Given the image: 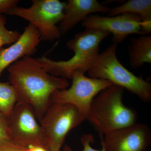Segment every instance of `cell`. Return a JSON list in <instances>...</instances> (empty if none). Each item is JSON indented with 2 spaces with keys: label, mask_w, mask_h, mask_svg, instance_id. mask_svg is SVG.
I'll return each mask as SVG.
<instances>
[{
  "label": "cell",
  "mask_w": 151,
  "mask_h": 151,
  "mask_svg": "<svg viewBox=\"0 0 151 151\" xmlns=\"http://www.w3.org/2000/svg\"><path fill=\"white\" fill-rule=\"evenodd\" d=\"M8 71L9 83L16 92L18 102L30 106L39 122L51 104L53 92L69 85L67 79L47 73L31 56L14 63Z\"/></svg>",
  "instance_id": "1"
},
{
  "label": "cell",
  "mask_w": 151,
  "mask_h": 151,
  "mask_svg": "<svg viewBox=\"0 0 151 151\" xmlns=\"http://www.w3.org/2000/svg\"><path fill=\"white\" fill-rule=\"evenodd\" d=\"M110 34L102 30L85 29L66 43L68 48L74 54L70 59L55 61L43 56L37 60L51 75L71 79L75 73L85 74L91 69L100 54V44Z\"/></svg>",
  "instance_id": "2"
},
{
  "label": "cell",
  "mask_w": 151,
  "mask_h": 151,
  "mask_svg": "<svg viewBox=\"0 0 151 151\" xmlns=\"http://www.w3.org/2000/svg\"><path fill=\"white\" fill-rule=\"evenodd\" d=\"M124 92L123 88L113 84L93 99L86 120L101 136L137 123V112L123 102Z\"/></svg>",
  "instance_id": "3"
},
{
  "label": "cell",
  "mask_w": 151,
  "mask_h": 151,
  "mask_svg": "<svg viewBox=\"0 0 151 151\" xmlns=\"http://www.w3.org/2000/svg\"><path fill=\"white\" fill-rule=\"evenodd\" d=\"M117 45L113 43L100 53L91 69L88 77L110 81L126 89L145 103L151 101V84L142 76L128 70L119 61L116 55Z\"/></svg>",
  "instance_id": "4"
},
{
  "label": "cell",
  "mask_w": 151,
  "mask_h": 151,
  "mask_svg": "<svg viewBox=\"0 0 151 151\" xmlns=\"http://www.w3.org/2000/svg\"><path fill=\"white\" fill-rule=\"evenodd\" d=\"M32 3L27 8L17 6L7 14L29 22L38 30L41 41L52 42L60 39L62 35L57 24L64 17L66 2L32 0Z\"/></svg>",
  "instance_id": "5"
},
{
  "label": "cell",
  "mask_w": 151,
  "mask_h": 151,
  "mask_svg": "<svg viewBox=\"0 0 151 151\" xmlns=\"http://www.w3.org/2000/svg\"><path fill=\"white\" fill-rule=\"evenodd\" d=\"M86 118L70 104L51 103L41 119L47 147L50 151H61L66 135Z\"/></svg>",
  "instance_id": "6"
},
{
  "label": "cell",
  "mask_w": 151,
  "mask_h": 151,
  "mask_svg": "<svg viewBox=\"0 0 151 151\" xmlns=\"http://www.w3.org/2000/svg\"><path fill=\"white\" fill-rule=\"evenodd\" d=\"M71 79L72 85L68 89L53 92L51 102L72 105L86 119L93 99L102 90L113 84L107 80L90 78L80 73H75Z\"/></svg>",
  "instance_id": "7"
},
{
  "label": "cell",
  "mask_w": 151,
  "mask_h": 151,
  "mask_svg": "<svg viewBox=\"0 0 151 151\" xmlns=\"http://www.w3.org/2000/svg\"><path fill=\"white\" fill-rule=\"evenodd\" d=\"M7 119L11 140L26 148L42 146L48 149L41 126L29 105L18 102Z\"/></svg>",
  "instance_id": "8"
},
{
  "label": "cell",
  "mask_w": 151,
  "mask_h": 151,
  "mask_svg": "<svg viewBox=\"0 0 151 151\" xmlns=\"http://www.w3.org/2000/svg\"><path fill=\"white\" fill-rule=\"evenodd\" d=\"M102 138L105 151H147L151 131L147 124L136 123L109 132Z\"/></svg>",
  "instance_id": "9"
},
{
  "label": "cell",
  "mask_w": 151,
  "mask_h": 151,
  "mask_svg": "<svg viewBox=\"0 0 151 151\" xmlns=\"http://www.w3.org/2000/svg\"><path fill=\"white\" fill-rule=\"evenodd\" d=\"M81 25L85 29H100L113 34V43H121L128 35H145L142 30L141 17L133 14H124L113 17L89 15Z\"/></svg>",
  "instance_id": "10"
},
{
  "label": "cell",
  "mask_w": 151,
  "mask_h": 151,
  "mask_svg": "<svg viewBox=\"0 0 151 151\" xmlns=\"http://www.w3.org/2000/svg\"><path fill=\"white\" fill-rule=\"evenodd\" d=\"M41 41L38 30L29 24L17 41L7 48H0V76L4 69L14 63L34 54Z\"/></svg>",
  "instance_id": "11"
},
{
  "label": "cell",
  "mask_w": 151,
  "mask_h": 151,
  "mask_svg": "<svg viewBox=\"0 0 151 151\" xmlns=\"http://www.w3.org/2000/svg\"><path fill=\"white\" fill-rule=\"evenodd\" d=\"M110 8L97 0H69L66 2L64 16L58 27L62 35H65L90 14L108 13Z\"/></svg>",
  "instance_id": "12"
},
{
  "label": "cell",
  "mask_w": 151,
  "mask_h": 151,
  "mask_svg": "<svg viewBox=\"0 0 151 151\" xmlns=\"http://www.w3.org/2000/svg\"><path fill=\"white\" fill-rule=\"evenodd\" d=\"M109 17L124 14L138 15L142 19V30L144 35L151 32V0H129L121 5L110 8L108 12Z\"/></svg>",
  "instance_id": "13"
},
{
  "label": "cell",
  "mask_w": 151,
  "mask_h": 151,
  "mask_svg": "<svg viewBox=\"0 0 151 151\" xmlns=\"http://www.w3.org/2000/svg\"><path fill=\"white\" fill-rule=\"evenodd\" d=\"M131 67L135 70L142 67L146 63H151V37L141 35L132 38L128 46Z\"/></svg>",
  "instance_id": "14"
},
{
  "label": "cell",
  "mask_w": 151,
  "mask_h": 151,
  "mask_svg": "<svg viewBox=\"0 0 151 151\" xmlns=\"http://www.w3.org/2000/svg\"><path fill=\"white\" fill-rule=\"evenodd\" d=\"M18 102L13 86L9 82L0 81V112L7 117Z\"/></svg>",
  "instance_id": "15"
},
{
  "label": "cell",
  "mask_w": 151,
  "mask_h": 151,
  "mask_svg": "<svg viewBox=\"0 0 151 151\" xmlns=\"http://www.w3.org/2000/svg\"><path fill=\"white\" fill-rule=\"evenodd\" d=\"M6 19L3 14H0V48L4 45L12 44L18 40L21 34L17 31H11L6 27Z\"/></svg>",
  "instance_id": "16"
},
{
  "label": "cell",
  "mask_w": 151,
  "mask_h": 151,
  "mask_svg": "<svg viewBox=\"0 0 151 151\" xmlns=\"http://www.w3.org/2000/svg\"><path fill=\"white\" fill-rule=\"evenodd\" d=\"M81 142L84 148L82 151H105V148L102 145V148L101 150H95L91 147V143L94 142V137L92 134L83 135L81 138ZM62 151H74L69 146L65 145Z\"/></svg>",
  "instance_id": "17"
},
{
  "label": "cell",
  "mask_w": 151,
  "mask_h": 151,
  "mask_svg": "<svg viewBox=\"0 0 151 151\" xmlns=\"http://www.w3.org/2000/svg\"><path fill=\"white\" fill-rule=\"evenodd\" d=\"M27 148L11 140L0 139V151H25Z\"/></svg>",
  "instance_id": "18"
},
{
  "label": "cell",
  "mask_w": 151,
  "mask_h": 151,
  "mask_svg": "<svg viewBox=\"0 0 151 151\" xmlns=\"http://www.w3.org/2000/svg\"><path fill=\"white\" fill-rule=\"evenodd\" d=\"M0 139L11 140L7 117L0 112Z\"/></svg>",
  "instance_id": "19"
},
{
  "label": "cell",
  "mask_w": 151,
  "mask_h": 151,
  "mask_svg": "<svg viewBox=\"0 0 151 151\" xmlns=\"http://www.w3.org/2000/svg\"><path fill=\"white\" fill-rule=\"evenodd\" d=\"M19 2L18 0H0V14H7L12 9L17 6Z\"/></svg>",
  "instance_id": "20"
},
{
  "label": "cell",
  "mask_w": 151,
  "mask_h": 151,
  "mask_svg": "<svg viewBox=\"0 0 151 151\" xmlns=\"http://www.w3.org/2000/svg\"><path fill=\"white\" fill-rule=\"evenodd\" d=\"M25 151H50L45 147L42 146H33L27 148Z\"/></svg>",
  "instance_id": "21"
},
{
  "label": "cell",
  "mask_w": 151,
  "mask_h": 151,
  "mask_svg": "<svg viewBox=\"0 0 151 151\" xmlns=\"http://www.w3.org/2000/svg\"><path fill=\"white\" fill-rule=\"evenodd\" d=\"M150 151V150H148V151Z\"/></svg>",
  "instance_id": "22"
}]
</instances>
